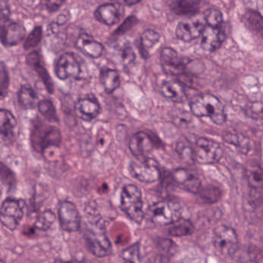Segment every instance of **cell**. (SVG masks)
<instances>
[{
	"mask_svg": "<svg viewBox=\"0 0 263 263\" xmlns=\"http://www.w3.org/2000/svg\"><path fill=\"white\" fill-rule=\"evenodd\" d=\"M0 179L9 187H13L16 184V176L14 172L6 165L4 163L0 161Z\"/></svg>",
	"mask_w": 263,
	"mask_h": 263,
	"instance_id": "36",
	"label": "cell"
},
{
	"mask_svg": "<svg viewBox=\"0 0 263 263\" xmlns=\"http://www.w3.org/2000/svg\"><path fill=\"white\" fill-rule=\"evenodd\" d=\"M62 142V133L56 126L37 121L30 133V143L36 153L44 155L51 147H60Z\"/></svg>",
	"mask_w": 263,
	"mask_h": 263,
	"instance_id": "2",
	"label": "cell"
},
{
	"mask_svg": "<svg viewBox=\"0 0 263 263\" xmlns=\"http://www.w3.org/2000/svg\"><path fill=\"white\" fill-rule=\"evenodd\" d=\"M205 24L200 21H184L177 26L175 36L180 41L191 42L202 34Z\"/></svg>",
	"mask_w": 263,
	"mask_h": 263,
	"instance_id": "19",
	"label": "cell"
},
{
	"mask_svg": "<svg viewBox=\"0 0 263 263\" xmlns=\"http://www.w3.org/2000/svg\"><path fill=\"white\" fill-rule=\"evenodd\" d=\"M36 107L43 118H45L49 122L57 123L59 121L56 107L51 100L47 98L41 100L38 102Z\"/></svg>",
	"mask_w": 263,
	"mask_h": 263,
	"instance_id": "30",
	"label": "cell"
},
{
	"mask_svg": "<svg viewBox=\"0 0 263 263\" xmlns=\"http://www.w3.org/2000/svg\"><path fill=\"white\" fill-rule=\"evenodd\" d=\"M75 47L83 54L92 59L101 58L104 53V47L101 43L93 39V36L86 33H80L75 41Z\"/></svg>",
	"mask_w": 263,
	"mask_h": 263,
	"instance_id": "16",
	"label": "cell"
},
{
	"mask_svg": "<svg viewBox=\"0 0 263 263\" xmlns=\"http://www.w3.org/2000/svg\"><path fill=\"white\" fill-rule=\"evenodd\" d=\"M159 33L153 30H147L140 37L139 51L144 58L149 57V50H152L160 41Z\"/></svg>",
	"mask_w": 263,
	"mask_h": 263,
	"instance_id": "25",
	"label": "cell"
},
{
	"mask_svg": "<svg viewBox=\"0 0 263 263\" xmlns=\"http://www.w3.org/2000/svg\"><path fill=\"white\" fill-rule=\"evenodd\" d=\"M17 99L20 105L24 110L36 108L39 102L37 93L28 84L21 86L17 92Z\"/></svg>",
	"mask_w": 263,
	"mask_h": 263,
	"instance_id": "23",
	"label": "cell"
},
{
	"mask_svg": "<svg viewBox=\"0 0 263 263\" xmlns=\"http://www.w3.org/2000/svg\"><path fill=\"white\" fill-rule=\"evenodd\" d=\"M55 75L61 81L73 78L79 80L82 73V67L77 55L73 52L61 54L54 64Z\"/></svg>",
	"mask_w": 263,
	"mask_h": 263,
	"instance_id": "10",
	"label": "cell"
},
{
	"mask_svg": "<svg viewBox=\"0 0 263 263\" xmlns=\"http://www.w3.org/2000/svg\"><path fill=\"white\" fill-rule=\"evenodd\" d=\"M44 36V30L41 26H36L29 33L28 36L24 41V48L26 50H33L36 48L43 40Z\"/></svg>",
	"mask_w": 263,
	"mask_h": 263,
	"instance_id": "32",
	"label": "cell"
},
{
	"mask_svg": "<svg viewBox=\"0 0 263 263\" xmlns=\"http://www.w3.org/2000/svg\"><path fill=\"white\" fill-rule=\"evenodd\" d=\"M17 126L15 115L5 108H0V130H14Z\"/></svg>",
	"mask_w": 263,
	"mask_h": 263,
	"instance_id": "33",
	"label": "cell"
},
{
	"mask_svg": "<svg viewBox=\"0 0 263 263\" xmlns=\"http://www.w3.org/2000/svg\"><path fill=\"white\" fill-rule=\"evenodd\" d=\"M204 21L207 26L212 28H220L223 24V15L218 9L209 8L204 13Z\"/></svg>",
	"mask_w": 263,
	"mask_h": 263,
	"instance_id": "34",
	"label": "cell"
},
{
	"mask_svg": "<svg viewBox=\"0 0 263 263\" xmlns=\"http://www.w3.org/2000/svg\"><path fill=\"white\" fill-rule=\"evenodd\" d=\"M176 152L181 159L184 162L189 164H192L195 162V152H194V149L190 146L183 142L178 143L176 145Z\"/></svg>",
	"mask_w": 263,
	"mask_h": 263,
	"instance_id": "35",
	"label": "cell"
},
{
	"mask_svg": "<svg viewBox=\"0 0 263 263\" xmlns=\"http://www.w3.org/2000/svg\"><path fill=\"white\" fill-rule=\"evenodd\" d=\"M242 21L245 26L255 34L262 35V17L258 12L255 10H248L242 16Z\"/></svg>",
	"mask_w": 263,
	"mask_h": 263,
	"instance_id": "28",
	"label": "cell"
},
{
	"mask_svg": "<svg viewBox=\"0 0 263 263\" xmlns=\"http://www.w3.org/2000/svg\"><path fill=\"white\" fill-rule=\"evenodd\" d=\"M55 220V215L50 211L44 212L36 221V227L38 229H46L50 228Z\"/></svg>",
	"mask_w": 263,
	"mask_h": 263,
	"instance_id": "37",
	"label": "cell"
},
{
	"mask_svg": "<svg viewBox=\"0 0 263 263\" xmlns=\"http://www.w3.org/2000/svg\"><path fill=\"white\" fill-rule=\"evenodd\" d=\"M160 90L164 98L173 102L183 103L187 100L185 88L179 81L164 80Z\"/></svg>",
	"mask_w": 263,
	"mask_h": 263,
	"instance_id": "21",
	"label": "cell"
},
{
	"mask_svg": "<svg viewBox=\"0 0 263 263\" xmlns=\"http://www.w3.org/2000/svg\"><path fill=\"white\" fill-rule=\"evenodd\" d=\"M15 141L14 130H0V143L5 146H10Z\"/></svg>",
	"mask_w": 263,
	"mask_h": 263,
	"instance_id": "40",
	"label": "cell"
},
{
	"mask_svg": "<svg viewBox=\"0 0 263 263\" xmlns=\"http://www.w3.org/2000/svg\"><path fill=\"white\" fill-rule=\"evenodd\" d=\"M128 169L130 175L141 182H156L161 178V173L158 163L147 157L132 161Z\"/></svg>",
	"mask_w": 263,
	"mask_h": 263,
	"instance_id": "7",
	"label": "cell"
},
{
	"mask_svg": "<svg viewBox=\"0 0 263 263\" xmlns=\"http://www.w3.org/2000/svg\"><path fill=\"white\" fill-rule=\"evenodd\" d=\"M213 246L215 250L223 256H231L238 249V237L233 228L219 224L213 232Z\"/></svg>",
	"mask_w": 263,
	"mask_h": 263,
	"instance_id": "6",
	"label": "cell"
},
{
	"mask_svg": "<svg viewBox=\"0 0 263 263\" xmlns=\"http://www.w3.org/2000/svg\"><path fill=\"white\" fill-rule=\"evenodd\" d=\"M154 146L153 140L144 132H138L132 135L128 144L130 152L136 157L144 156L152 152Z\"/></svg>",
	"mask_w": 263,
	"mask_h": 263,
	"instance_id": "20",
	"label": "cell"
},
{
	"mask_svg": "<svg viewBox=\"0 0 263 263\" xmlns=\"http://www.w3.org/2000/svg\"><path fill=\"white\" fill-rule=\"evenodd\" d=\"M53 263H92L91 261L87 259L83 260H63V259H56Z\"/></svg>",
	"mask_w": 263,
	"mask_h": 263,
	"instance_id": "45",
	"label": "cell"
},
{
	"mask_svg": "<svg viewBox=\"0 0 263 263\" xmlns=\"http://www.w3.org/2000/svg\"><path fill=\"white\" fill-rule=\"evenodd\" d=\"M181 206L175 201H158L149 209L151 219L158 226H171L181 219Z\"/></svg>",
	"mask_w": 263,
	"mask_h": 263,
	"instance_id": "5",
	"label": "cell"
},
{
	"mask_svg": "<svg viewBox=\"0 0 263 263\" xmlns=\"http://www.w3.org/2000/svg\"><path fill=\"white\" fill-rule=\"evenodd\" d=\"M194 152L195 161L201 164L218 162L224 155V151L218 143L205 138L197 140Z\"/></svg>",
	"mask_w": 263,
	"mask_h": 263,
	"instance_id": "9",
	"label": "cell"
},
{
	"mask_svg": "<svg viewBox=\"0 0 263 263\" xmlns=\"http://www.w3.org/2000/svg\"><path fill=\"white\" fill-rule=\"evenodd\" d=\"M223 139L228 144L236 147L238 152L243 155L249 153L250 152L251 147H252L250 140L241 134L228 132L223 136Z\"/></svg>",
	"mask_w": 263,
	"mask_h": 263,
	"instance_id": "27",
	"label": "cell"
},
{
	"mask_svg": "<svg viewBox=\"0 0 263 263\" xmlns=\"http://www.w3.org/2000/svg\"><path fill=\"white\" fill-rule=\"evenodd\" d=\"M200 5L198 1H175L171 4V9L179 16H194L200 11Z\"/></svg>",
	"mask_w": 263,
	"mask_h": 263,
	"instance_id": "26",
	"label": "cell"
},
{
	"mask_svg": "<svg viewBox=\"0 0 263 263\" xmlns=\"http://www.w3.org/2000/svg\"><path fill=\"white\" fill-rule=\"evenodd\" d=\"M12 16L11 8L7 1H0V21L4 23L10 21Z\"/></svg>",
	"mask_w": 263,
	"mask_h": 263,
	"instance_id": "39",
	"label": "cell"
},
{
	"mask_svg": "<svg viewBox=\"0 0 263 263\" xmlns=\"http://www.w3.org/2000/svg\"><path fill=\"white\" fill-rule=\"evenodd\" d=\"M101 110V107L99 101L93 96L81 98L75 104L77 116L86 122H90L98 118Z\"/></svg>",
	"mask_w": 263,
	"mask_h": 263,
	"instance_id": "15",
	"label": "cell"
},
{
	"mask_svg": "<svg viewBox=\"0 0 263 263\" xmlns=\"http://www.w3.org/2000/svg\"><path fill=\"white\" fill-rule=\"evenodd\" d=\"M226 38V33L221 27L212 28L209 26H205L201 34V48L204 51H216L222 45Z\"/></svg>",
	"mask_w": 263,
	"mask_h": 263,
	"instance_id": "18",
	"label": "cell"
},
{
	"mask_svg": "<svg viewBox=\"0 0 263 263\" xmlns=\"http://www.w3.org/2000/svg\"><path fill=\"white\" fill-rule=\"evenodd\" d=\"M100 81L107 93H112L121 85V78L116 70L103 68L100 73Z\"/></svg>",
	"mask_w": 263,
	"mask_h": 263,
	"instance_id": "24",
	"label": "cell"
},
{
	"mask_svg": "<svg viewBox=\"0 0 263 263\" xmlns=\"http://www.w3.org/2000/svg\"><path fill=\"white\" fill-rule=\"evenodd\" d=\"M122 60L124 64H132L135 60V53L132 47L126 46L122 50Z\"/></svg>",
	"mask_w": 263,
	"mask_h": 263,
	"instance_id": "43",
	"label": "cell"
},
{
	"mask_svg": "<svg viewBox=\"0 0 263 263\" xmlns=\"http://www.w3.org/2000/svg\"><path fill=\"white\" fill-rule=\"evenodd\" d=\"M65 2L64 1H47L44 2V8L50 13H53L58 11Z\"/></svg>",
	"mask_w": 263,
	"mask_h": 263,
	"instance_id": "44",
	"label": "cell"
},
{
	"mask_svg": "<svg viewBox=\"0 0 263 263\" xmlns=\"http://www.w3.org/2000/svg\"><path fill=\"white\" fill-rule=\"evenodd\" d=\"M10 76L8 71H6L2 83L0 84V101L5 99L6 97L8 95L9 88H10Z\"/></svg>",
	"mask_w": 263,
	"mask_h": 263,
	"instance_id": "42",
	"label": "cell"
},
{
	"mask_svg": "<svg viewBox=\"0 0 263 263\" xmlns=\"http://www.w3.org/2000/svg\"><path fill=\"white\" fill-rule=\"evenodd\" d=\"M161 68L165 74L171 76H183L192 71V64L195 61H191L185 58H181L171 47H165L161 50L160 56Z\"/></svg>",
	"mask_w": 263,
	"mask_h": 263,
	"instance_id": "4",
	"label": "cell"
},
{
	"mask_svg": "<svg viewBox=\"0 0 263 263\" xmlns=\"http://www.w3.org/2000/svg\"><path fill=\"white\" fill-rule=\"evenodd\" d=\"M191 111L197 118H210L217 125H221L227 120L222 103L212 93H203L194 98L190 103Z\"/></svg>",
	"mask_w": 263,
	"mask_h": 263,
	"instance_id": "1",
	"label": "cell"
},
{
	"mask_svg": "<svg viewBox=\"0 0 263 263\" xmlns=\"http://www.w3.org/2000/svg\"><path fill=\"white\" fill-rule=\"evenodd\" d=\"M0 263H6L5 261H4V260H0Z\"/></svg>",
	"mask_w": 263,
	"mask_h": 263,
	"instance_id": "48",
	"label": "cell"
},
{
	"mask_svg": "<svg viewBox=\"0 0 263 263\" xmlns=\"http://www.w3.org/2000/svg\"><path fill=\"white\" fill-rule=\"evenodd\" d=\"M58 216L60 226L65 232H75L81 229V215L78 208L71 201H63L60 202Z\"/></svg>",
	"mask_w": 263,
	"mask_h": 263,
	"instance_id": "12",
	"label": "cell"
},
{
	"mask_svg": "<svg viewBox=\"0 0 263 263\" xmlns=\"http://www.w3.org/2000/svg\"><path fill=\"white\" fill-rule=\"evenodd\" d=\"M95 17L104 25H115L121 18L119 7L115 4H102L95 10Z\"/></svg>",
	"mask_w": 263,
	"mask_h": 263,
	"instance_id": "22",
	"label": "cell"
},
{
	"mask_svg": "<svg viewBox=\"0 0 263 263\" xmlns=\"http://www.w3.org/2000/svg\"><path fill=\"white\" fill-rule=\"evenodd\" d=\"M27 29L24 24L9 21L0 25V43L5 47H16L24 41Z\"/></svg>",
	"mask_w": 263,
	"mask_h": 263,
	"instance_id": "13",
	"label": "cell"
},
{
	"mask_svg": "<svg viewBox=\"0 0 263 263\" xmlns=\"http://www.w3.org/2000/svg\"><path fill=\"white\" fill-rule=\"evenodd\" d=\"M7 70L5 67H0V84L2 83L3 79H4V75H5Z\"/></svg>",
	"mask_w": 263,
	"mask_h": 263,
	"instance_id": "46",
	"label": "cell"
},
{
	"mask_svg": "<svg viewBox=\"0 0 263 263\" xmlns=\"http://www.w3.org/2000/svg\"><path fill=\"white\" fill-rule=\"evenodd\" d=\"M201 194V197H202L206 201H217L220 198V192L216 187H212V189H200L199 192Z\"/></svg>",
	"mask_w": 263,
	"mask_h": 263,
	"instance_id": "38",
	"label": "cell"
},
{
	"mask_svg": "<svg viewBox=\"0 0 263 263\" xmlns=\"http://www.w3.org/2000/svg\"><path fill=\"white\" fill-rule=\"evenodd\" d=\"M138 2H125V4H127V5H135V4H138Z\"/></svg>",
	"mask_w": 263,
	"mask_h": 263,
	"instance_id": "47",
	"label": "cell"
},
{
	"mask_svg": "<svg viewBox=\"0 0 263 263\" xmlns=\"http://www.w3.org/2000/svg\"><path fill=\"white\" fill-rule=\"evenodd\" d=\"M172 177L174 181L181 189L192 193H198L201 189V181L195 174L186 168H177L173 171Z\"/></svg>",
	"mask_w": 263,
	"mask_h": 263,
	"instance_id": "17",
	"label": "cell"
},
{
	"mask_svg": "<svg viewBox=\"0 0 263 263\" xmlns=\"http://www.w3.org/2000/svg\"><path fill=\"white\" fill-rule=\"evenodd\" d=\"M123 258H125L127 261H135V259L139 256V250H138V245L132 246L129 249H125L122 254Z\"/></svg>",
	"mask_w": 263,
	"mask_h": 263,
	"instance_id": "41",
	"label": "cell"
},
{
	"mask_svg": "<svg viewBox=\"0 0 263 263\" xmlns=\"http://www.w3.org/2000/svg\"><path fill=\"white\" fill-rule=\"evenodd\" d=\"M85 240L87 248L95 256H108L111 254L112 246L110 240L107 238L105 231L101 228H87L85 232Z\"/></svg>",
	"mask_w": 263,
	"mask_h": 263,
	"instance_id": "11",
	"label": "cell"
},
{
	"mask_svg": "<svg viewBox=\"0 0 263 263\" xmlns=\"http://www.w3.org/2000/svg\"><path fill=\"white\" fill-rule=\"evenodd\" d=\"M195 230L192 221L187 219H179L169 228V234L172 236L184 237L193 233Z\"/></svg>",
	"mask_w": 263,
	"mask_h": 263,
	"instance_id": "31",
	"label": "cell"
},
{
	"mask_svg": "<svg viewBox=\"0 0 263 263\" xmlns=\"http://www.w3.org/2000/svg\"><path fill=\"white\" fill-rule=\"evenodd\" d=\"M24 206L21 200L13 198L4 200L0 207V222L4 227L14 231L24 218Z\"/></svg>",
	"mask_w": 263,
	"mask_h": 263,
	"instance_id": "8",
	"label": "cell"
},
{
	"mask_svg": "<svg viewBox=\"0 0 263 263\" xmlns=\"http://www.w3.org/2000/svg\"><path fill=\"white\" fill-rule=\"evenodd\" d=\"M26 62L35 70L47 92L50 95H53L55 91L54 83L48 70L43 64L42 58L39 52L36 50L30 52L26 58Z\"/></svg>",
	"mask_w": 263,
	"mask_h": 263,
	"instance_id": "14",
	"label": "cell"
},
{
	"mask_svg": "<svg viewBox=\"0 0 263 263\" xmlns=\"http://www.w3.org/2000/svg\"><path fill=\"white\" fill-rule=\"evenodd\" d=\"M248 181L251 189L255 192H261L262 189L263 174L261 166L258 164H251L246 169Z\"/></svg>",
	"mask_w": 263,
	"mask_h": 263,
	"instance_id": "29",
	"label": "cell"
},
{
	"mask_svg": "<svg viewBox=\"0 0 263 263\" xmlns=\"http://www.w3.org/2000/svg\"><path fill=\"white\" fill-rule=\"evenodd\" d=\"M121 209L135 222L141 223L144 219L142 193L135 184H127L123 187Z\"/></svg>",
	"mask_w": 263,
	"mask_h": 263,
	"instance_id": "3",
	"label": "cell"
}]
</instances>
